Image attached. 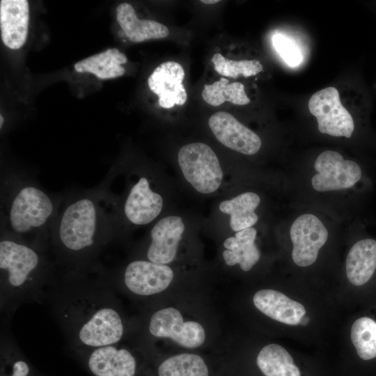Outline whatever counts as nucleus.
I'll list each match as a JSON object with an SVG mask.
<instances>
[{
	"instance_id": "obj_1",
	"label": "nucleus",
	"mask_w": 376,
	"mask_h": 376,
	"mask_svg": "<svg viewBox=\"0 0 376 376\" xmlns=\"http://www.w3.org/2000/svg\"><path fill=\"white\" fill-rule=\"evenodd\" d=\"M102 265L90 271L58 269L46 295L74 352L118 344L125 334L113 288L100 273Z\"/></svg>"
},
{
	"instance_id": "obj_2",
	"label": "nucleus",
	"mask_w": 376,
	"mask_h": 376,
	"mask_svg": "<svg viewBox=\"0 0 376 376\" xmlns=\"http://www.w3.org/2000/svg\"><path fill=\"white\" fill-rule=\"evenodd\" d=\"M63 194L51 229L49 252L58 269L90 271L116 240L111 210L98 185L71 189Z\"/></svg>"
},
{
	"instance_id": "obj_3",
	"label": "nucleus",
	"mask_w": 376,
	"mask_h": 376,
	"mask_svg": "<svg viewBox=\"0 0 376 376\" xmlns=\"http://www.w3.org/2000/svg\"><path fill=\"white\" fill-rule=\"evenodd\" d=\"M109 205L116 240L148 227L170 211V189L162 170L146 164H118L99 185Z\"/></svg>"
},
{
	"instance_id": "obj_4",
	"label": "nucleus",
	"mask_w": 376,
	"mask_h": 376,
	"mask_svg": "<svg viewBox=\"0 0 376 376\" xmlns=\"http://www.w3.org/2000/svg\"><path fill=\"white\" fill-rule=\"evenodd\" d=\"M63 198L47 191L35 170L2 165L0 229L49 251L51 229Z\"/></svg>"
},
{
	"instance_id": "obj_5",
	"label": "nucleus",
	"mask_w": 376,
	"mask_h": 376,
	"mask_svg": "<svg viewBox=\"0 0 376 376\" xmlns=\"http://www.w3.org/2000/svg\"><path fill=\"white\" fill-rule=\"evenodd\" d=\"M49 251L0 229V311L9 323L22 305L43 304L57 273Z\"/></svg>"
},
{
	"instance_id": "obj_6",
	"label": "nucleus",
	"mask_w": 376,
	"mask_h": 376,
	"mask_svg": "<svg viewBox=\"0 0 376 376\" xmlns=\"http://www.w3.org/2000/svg\"><path fill=\"white\" fill-rule=\"evenodd\" d=\"M176 171L183 185L201 197L220 195L228 187V170L208 144L194 141L182 145L176 156Z\"/></svg>"
},
{
	"instance_id": "obj_7",
	"label": "nucleus",
	"mask_w": 376,
	"mask_h": 376,
	"mask_svg": "<svg viewBox=\"0 0 376 376\" xmlns=\"http://www.w3.org/2000/svg\"><path fill=\"white\" fill-rule=\"evenodd\" d=\"M100 273L113 288L123 285L133 295L149 297L162 292L171 284L174 272L169 265L136 258L121 268L109 269L104 266Z\"/></svg>"
},
{
	"instance_id": "obj_8",
	"label": "nucleus",
	"mask_w": 376,
	"mask_h": 376,
	"mask_svg": "<svg viewBox=\"0 0 376 376\" xmlns=\"http://www.w3.org/2000/svg\"><path fill=\"white\" fill-rule=\"evenodd\" d=\"M196 226L187 214L169 211L148 227L143 259L162 265L171 263L185 236Z\"/></svg>"
},
{
	"instance_id": "obj_9",
	"label": "nucleus",
	"mask_w": 376,
	"mask_h": 376,
	"mask_svg": "<svg viewBox=\"0 0 376 376\" xmlns=\"http://www.w3.org/2000/svg\"><path fill=\"white\" fill-rule=\"evenodd\" d=\"M308 109L316 118L321 133L337 137L352 136L354 121L342 104L336 88L329 86L315 92L308 101Z\"/></svg>"
},
{
	"instance_id": "obj_10",
	"label": "nucleus",
	"mask_w": 376,
	"mask_h": 376,
	"mask_svg": "<svg viewBox=\"0 0 376 376\" xmlns=\"http://www.w3.org/2000/svg\"><path fill=\"white\" fill-rule=\"evenodd\" d=\"M317 171L311 179L318 191L345 189L354 186L361 178V169L355 162L345 159L338 152L326 150L315 162Z\"/></svg>"
},
{
	"instance_id": "obj_11",
	"label": "nucleus",
	"mask_w": 376,
	"mask_h": 376,
	"mask_svg": "<svg viewBox=\"0 0 376 376\" xmlns=\"http://www.w3.org/2000/svg\"><path fill=\"white\" fill-rule=\"evenodd\" d=\"M149 333L157 338H169L187 348H196L205 341L203 327L194 321L184 322L182 315L171 307L155 311L150 318Z\"/></svg>"
},
{
	"instance_id": "obj_12",
	"label": "nucleus",
	"mask_w": 376,
	"mask_h": 376,
	"mask_svg": "<svg viewBox=\"0 0 376 376\" xmlns=\"http://www.w3.org/2000/svg\"><path fill=\"white\" fill-rule=\"evenodd\" d=\"M118 344L75 353L93 376H136V357Z\"/></svg>"
},
{
	"instance_id": "obj_13",
	"label": "nucleus",
	"mask_w": 376,
	"mask_h": 376,
	"mask_svg": "<svg viewBox=\"0 0 376 376\" xmlns=\"http://www.w3.org/2000/svg\"><path fill=\"white\" fill-rule=\"evenodd\" d=\"M290 235L293 244L292 258L300 267L315 263L319 250L328 238V231L323 223L311 214L298 217L291 226Z\"/></svg>"
},
{
	"instance_id": "obj_14",
	"label": "nucleus",
	"mask_w": 376,
	"mask_h": 376,
	"mask_svg": "<svg viewBox=\"0 0 376 376\" xmlns=\"http://www.w3.org/2000/svg\"><path fill=\"white\" fill-rule=\"evenodd\" d=\"M208 126L214 138L231 150L253 155L261 148L260 136L228 112L213 113L208 119Z\"/></svg>"
},
{
	"instance_id": "obj_15",
	"label": "nucleus",
	"mask_w": 376,
	"mask_h": 376,
	"mask_svg": "<svg viewBox=\"0 0 376 376\" xmlns=\"http://www.w3.org/2000/svg\"><path fill=\"white\" fill-rule=\"evenodd\" d=\"M260 201V196L253 191L226 196L217 203L214 219L221 228H229L234 233L253 227L259 219L256 210Z\"/></svg>"
},
{
	"instance_id": "obj_16",
	"label": "nucleus",
	"mask_w": 376,
	"mask_h": 376,
	"mask_svg": "<svg viewBox=\"0 0 376 376\" xmlns=\"http://www.w3.org/2000/svg\"><path fill=\"white\" fill-rule=\"evenodd\" d=\"M183 67L175 61H166L159 65L149 76L148 85L150 91L157 95L158 104L164 109L175 105L182 106L187 100L183 84Z\"/></svg>"
},
{
	"instance_id": "obj_17",
	"label": "nucleus",
	"mask_w": 376,
	"mask_h": 376,
	"mask_svg": "<svg viewBox=\"0 0 376 376\" xmlns=\"http://www.w3.org/2000/svg\"><path fill=\"white\" fill-rule=\"evenodd\" d=\"M29 22L26 0L0 1V29L3 43L11 49H18L26 42Z\"/></svg>"
},
{
	"instance_id": "obj_18",
	"label": "nucleus",
	"mask_w": 376,
	"mask_h": 376,
	"mask_svg": "<svg viewBox=\"0 0 376 376\" xmlns=\"http://www.w3.org/2000/svg\"><path fill=\"white\" fill-rule=\"evenodd\" d=\"M253 301L255 306L263 313L289 325L299 324L306 313L302 304L272 289L258 290Z\"/></svg>"
},
{
	"instance_id": "obj_19",
	"label": "nucleus",
	"mask_w": 376,
	"mask_h": 376,
	"mask_svg": "<svg viewBox=\"0 0 376 376\" xmlns=\"http://www.w3.org/2000/svg\"><path fill=\"white\" fill-rule=\"evenodd\" d=\"M257 230L251 227L227 237L223 242V259L228 266L239 265L242 270L249 271L259 260L260 253L255 244Z\"/></svg>"
},
{
	"instance_id": "obj_20",
	"label": "nucleus",
	"mask_w": 376,
	"mask_h": 376,
	"mask_svg": "<svg viewBox=\"0 0 376 376\" xmlns=\"http://www.w3.org/2000/svg\"><path fill=\"white\" fill-rule=\"evenodd\" d=\"M116 19L127 38L133 42L162 39L169 34L164 24L152 19H139L134 8L128 3H121L117 6Z\"/></svg>"
},
{
	"instance_id": "obj_21",
	"label": "nucleus",
	"mask_w": 376,
	"mask_h": 376,
	"mask_svg": "<svg viewBox=\"0 0 376 376\" xmlns=\"http://www.w3.org/2000/svg\"><path fill=\"white\" fill-rule=\"evenodd\" d=\"M346 274L354 285L367 283L376 270V241L363 239L350 249L345 263Z\"/></svg>"
},
{
	"instance_id": "obj_22",
	"label": "nucleus",
	"mask_w": 376,
	"mask_h": 376,
	"mask_svg": "<svg viewBox=\"0 0 376 376\" xmlns=\"http://www.w3.org/2000/svg\"><path fill=\"white\" fill-rule=\"evenodd\" d=\"M0 376H39L13 335L8 323H1Z\"/></svg>"
},
{
	"instance_id": "obj_23",
	"label": "nucleus",
	"mask_w": 376,
	"mask_h": 376,
	"mask_svg": "<svg viewBox=\"0 0 376 376\" xmlns=\"http://www.w3.org/2000/svg\"><path fill=\"white\" fill-rule=\"evenodd\" d=\"M127 61L123 53L111 48L78 61L74 67L78 72H89L99 79H107L123 75L125 70L121 65Z\"/></svg>"
},
{
	"instance_id": "obj_24",
	"label": "nucleus",
	"mask_w": 376,
	"mask_h": 376,
	"mask_svg": "<svg viewBox=\"0 0 376 376\" xmlns=\"http://www.w3.org/2000/svg\"><path fill=\"white\" fill-rule=\"evenodd\" d=\"M256 363L265 376H301L292 356L277 344L263 347L258 354Z\"/></svg>"
},
{
	"instance_id": "obj_25",
	"label": "nucleus",
	"mask_w": 376,
	"mask_h": 376,
	"mask_svg": "<svg viewBox=\"0 0 376 376\" xmlns=\"http://www.w3.org/2000/svg\"><path fill=\"white\" fill-rule=\"evenodd\" d=\"M201 95L203 100L212 107H218L225 102L235 105H246L250 102L244 84L238 81L229 82L225 78L204 85Z\"/></svg>"
},
{
	"instance_id": "obj_26",
	"label": "nucleus",
	"mask_w": 376,
	"mask_h": 376,
	"mask_svg": "<svg viewBox=\"0 0 376 376\" xmlns=\"http://www.w3.org/2000/svg\"><path fill=\"white\" fill-rule=\"evenodd\" d=\"M157 374L158 376H209V370L201 356L184 353L162 362Z\"/></svg>"
},
{
	"instance_id": "obj_27",
	"label": "nucleus",
	"mask_w": 376,
	"mask_h": 376,
	"mask_svg": "<svg viewBox=\"0 0 376 376\" xmlns=\"http://www.w3.org/2000/svg\"><path fill=\"white\" fill-rule=\"evenodd\" d=\"M350 338L359 357L363 361L376 359V321L368 316L353 323Z\"/></svg>"
},
{
	"instance_id": "obj_28",
	"label": "nucleus",
	"mask_w": 376,
	"mask_h": 376,
	"mask_svg": "<svg viewBox=\"0 0 376 376\" xmlns=\"http://www.w3.org/2000/svg\"><path fill=\"white\" fill-rule=\"evenodd\" d=\"M212 63L215 71L223 77L237 78L240 76L249 77L255 76L263 70V66L258 59L233 60L219 53L212 57Z\"/></svg>"
},
{
	"instance_id": "obj_29",
	"label": "nucleus",
	"mask_w": 376,
	"mask_h": 376,
	"mask_svg": "<svg viewBox=\"0 0 376 376\" xmlns=\"http://www.w3.org/2000/svg\"><path fill=\"white\" fill-rule=\"evenodd\" d=\"M272 44L286 64L291 67L299 65L302 56L298 47L291 40L281 34H275Z\"/></svg>"
},
{
	"instance_id": "obj_30",
	"label": "nucleus",
	"mask_w": 376,
	"mask_h": 376,
	"mask_svg": "<svg viewBox=\"0 0 376 376\" xmlns=\"http://www.w3.org/2000/svg\"><path fill=\"white\" fill-rule=\"evenodd\" d=\"M201 2L203 3H207V4H212V3L220 2V1L219 0H203V1H201Z\"/></svg>"
},
{
	"instance_id": "obj_31",
	"label": "nucleus",
	"mask_w": 376,
	"mask_h": 376,
	"mask_svg": "<svg viewBox=\"0 0 376 376\" xmlns=\"http://www.w3.org/2000/svg\"><path fill=\"white\" fill-rule=\"evenodd\" d=\"M3 122H4V118H3V116L1 115V116H0V127H1V128L2 126H3Z\"/></svg>"
}]
</instances>
